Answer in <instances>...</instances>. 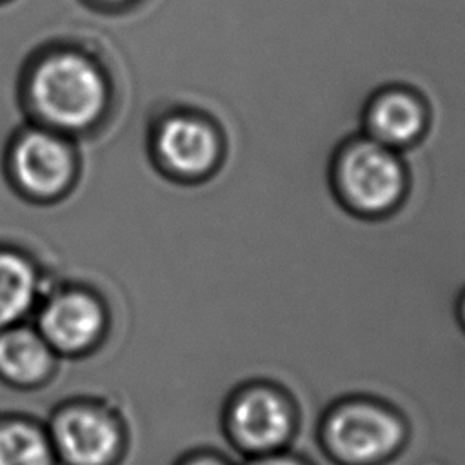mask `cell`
I'll list each match as a JSON object with an SVG mask.
<instances>
[{
  "label": "cell",
  "instance_id": "cell-1",
  "mask_svg": "<svg viewBox=\"0 0 465 465\" xmlns=\"http://www.w3.org/2000/svg\"><path fill=\"white\" fill-rule=\"evenodd\" d=\"M44 421L58 465H122L129 454V421L107 396H65Z\"/></svg>",
  "mask_w": 465,
  "mask_h": 465
},
{
  "label": "cell",
  "instance_id": "cell-2",
  "mask_svg": "<svg viewBox=\"0 0 465 465\" xmlns=\"http://www.w3.org/2000/svg\"><path fill=\"white\" fill-rule=\"evenodd\" d=\"M31 323L62 361H82L109 341L113 311L105 296L82 282H51Z\"/></svg>",
  "mask_w": 465,
  "mask_h": 465
},
{
  "label": "cell",
  "instance_id": "cell-3",
  "mask_svg": "<svg viewBox=\"0 0 465 465\" xmlns=\"http://www.w3.org/2000/svg\"><path fill=\"white\" fill-rule=\"evenodd\" d=\"M29 94L40 116L60 129L91 125L105 105V80L85 56L60 51L45 56L31 74Z\"/></svg>",
  "mask_w": 465,
  "mask_h": 465
},
{
  "label": "cell",
  "instance_id": "cell-4",
  "mask_svg": "<svg viewBox=\"0 0 465 465\" xmlns=\"http://www.w3.org/2000/svg\"><path fill=\"white\" fill-rule=\"evenodd\" d=\"M336 193L363 216L389 213L403 196L407 171L401 158L374 138L345 140L332 163Z\"/></svg>",
  "mask_w": 465,
  "mask_h": 465
},
{
  "label": "cell",
  "instance_id": "cell-5",
  "mask_svg": "<svg viewBox=\"0 0 465 465\" xmlns=\"http://www.w3.org/2000/svg\"><path fill=\"white\" fill-rule=\"evenodd\" d=\"M323 443L347 465H374L387 460L405 440L403 421L381 403L349 400L323 420Z\"/></svg>",
  "mask_w": 465,
  "mask_h": 465
},
{
  "label": "cell",
  "instance_id": "cell-6",
  "mask_svg": "<svg viewBox=\"0 0 465 465\" xmlns=\"http://www.w3.org/2000/svg\"><path fill=\"white\" fill-rule=\"evenodd\" d=\"M225 421L232 441L240 449L269 454L289 440L294 414L280 391L269 385H251L232 398Z\"/></svg>",
  "mask_w": 465,
  "mask_h": 465
},
{
  "label": "cell",
  "instance_id": "cell-7",
  "mask_svg": "<svg viewBox=\"0 0 465 465\" xmlns=\"http://www.w3.org/2000/svg\"><path fill=\"white\" fill-rule=\"evenodd\" d=\"M154 151L162 165L180 178H202L220 160L222 140L218 129L193 113L165 116L154 133Z\"/></svg>",
  "mask_w": 465,
  "mask_h": 465
},
{
  "label": "cell",
  "instance_id": "cell-8",
  "mask_svg": "<svg viewBox=\"0 0 465 465\" xmlns=\"http://www.w3.org/2000/svg\"><path fill=\"white\" fill-rule=\"evenodd\" d=\"M62 360L36 327L22 322L0 331V385L16 392L47 389L60 372Z\"/></svg>",
  "mask_w": 465,
  "mask_h": 465
},
{
  "label": "cell",
  "instance_id": "cell-9",
  "mask_svg": "<svg viewBox=\"0 0 465 465\" xmlns=\"http://www.w3.org/2000/svg\"><path fill=\"white\" fill-rule=\"evenodd\" d=\"M11 169L27 193L53 196L67 185L73 174V153L60 136L29 129L13 143Z\"/></svg>",
  "mask_w": 465,
  "mask_h": 465
},
{
  "label": "cell",
  "instance_id": "cell-10",
  "mask_svg": "<svg viewBox=\"0 0 465 465\" xmlns=\"http://www.w3.org/2000/svg\"><path fill=\"white\" fill-rule=\"evenodd\" d=\"M427 113L420 96L405 89L372 94L365 107L363 124L371 138L387 147L403 149L414 143L425 129Z\"/></svg>",
  "mask_w": 465,
  "mask_h": 465
},
{
  "label": "cell",
  "instance_id": "cell-11",
  "mask_svg": "<svg viewBox=\"0 0 465 465\" xmlns=\"http://www.w3.org/2000/svg\"><path fill=\"white\" fill-rule=\"evenodd\" d=\"M49 283L35 258L0 245V331L29 322Z\"/></svg>",
  "mask_w": 465,
  "mask_h": 465
},
{
  "label": "cell",
  "instance_id": "cell-12",
  "mask_svg": "<svg viewBox=\"0 0 465 465\" xmlns=\"http://www.w3.org/2000/svg\"><path fill=\"white\" fill-rule=\"evenodd\" d=\"M0 465H58L42 418L0 411Z\"/></svg>",
  "mask_w": 465,
  "mask_h": 465
},
{
  "label": "cell",
  "instance_id": "cell-13",
  "mask_svg": "<svg viewBox=\"0 0 465 465\" xmlns=\"http://www.w3.org/2000/svg\"><path fill=\"white\" fill-rule=\"evenodd\" d=\"M174 465H229L225 460L214 456V454H205V452H198V454H191L182 458L180 461H176Z\"/></svg>",
  "mask_w": 465,
  "mask_h": 465
},
{
  "label": "cell",
  "instance_id": "cell-14",
  "mask_svg": "<svg viewBox=\"0 0 465 465\" xmlns=\"http://www.w3.org/2000/svg\"><path fill=\"white\" fill-rule=\"evenodd\" d=\"M251 465H305L302 460L292 458V456H285V454H263L262 458H258L256 461H252Z\"/></svg>",
  "mask_w": 465,
  "mask_h": 465
},
{
  "label": "cell",
  "instance_id": "cell-15",
  "mask_svg": "<svg viewBox=\"0 0 465 465\" xmlns=\"http://www.w3.org/2000/svg\"><path fill=\"white\" fill-rule=\"evenodd\" d=\"M460 316H461V322H463V327H465V296H463V300L460 303Z\"/></svg>",
  "mask_w": 465,
  "mask_h": 465
},
{
  "label": "cell",
  "instance_id": "cell-16",
  "mask_svg": "<svg viewBox=\"0 0 465 465\" xmlns=\"http://www.w3.org/2000/svg\"><path fill=\"white\" fill-rule=\"evenodd\" d=\"M114 2H122V0H114Z\"/></svg>",
  "mask_w": 465,
  "mask_h": 465
}]
</instances>
